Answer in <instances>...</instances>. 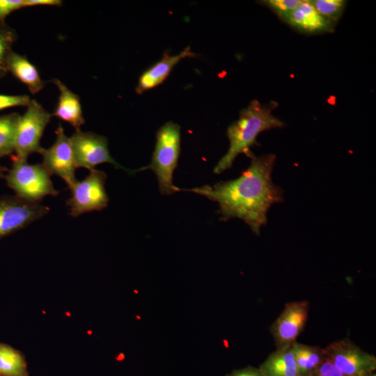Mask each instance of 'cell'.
Instances as JSON below:
<instances>
[{"mask_svg":"<svg viewBox=\"0 0 376 376\" xmlns=\"http://www.w3.org/2000/svg\"><path fill=\"white\" fill-rule=\"evenodd\" d=\"M250 166L236 179L192 189H180L205 196L219 205L222 221L238 218L259 235L269 207L283 201V190L272 179L276 156L251 155Z\"/></svg>","mask_w":376,"mask_h":376,"instance_id":"obj_1","label":"cell"},{"mask_svg":"<svg viewBox=\"0 0 376 376\" xmlns=\"http://www.w3.org/2000/svg\"><path fill=\"white\" fill-rule=\"evenodd\" d=\"M272 109L253 100L240 111L239 118L227 129L229 148L215 166L214 173H221L230 169L240 154L251 157L253 153L250 148L257 143L260 133L284 126V123L272 114Z\"/></svg>","mask_w":376,"mask_h":376,"instance_id":"obj_2","label":"cell"},{"mask_svg":"<svg viewBox=\"0 0 376 376\" xmlns=\"http://www.w3.org/2000/svg\"><path fill=\"white\" fill-rule=\"evenodd\" d=\"M180 151V127L169 121L157 132L151 162L140 169V171L150 169L155 173L162 194L170 195L179 191V188L173 184V174L178 166Z\"/></svg>","mask_w":376,"mask_h":376,"instance_id":"obj_3","label":"cell"},{"mask_svg":"<svg viewBox=\"0 0 376 376\" xmlns=\"http://www.w3.org/2000/svg\"><path fill=\"white\" fill-rule=\"evenodd\" d=\"M12 161L5 179L15 196L28 202L41 203L47 196L58 194L51 180V175L42 164H31L15 155L12 156Z\"/></svg>","mask_w":376,"mask_h":376,"instance_id":"obj_4","label":"cell"},{"mask_svg":"<svg viewBox=\"0 0 376 376\" xmlns=\"http://www.w3.org/2000/svg\"><path fill=\"white\" fill-rule=\"evenodd\" d=\"M52 116L36 100H31L18 122L14 150L15 157L26 160L33 153H42L44 148L40 146V139Z\"/></svg>","mask_w":376,"mask_h":376,"instance_id":"obj_5","label":"cell"},{"mask_svg":"<svg viewBox=\"0 0 376 376\" xmlns=\"http://www.w3.org/2000/svg\"><path fill=\"white\" fill-rule=\"evenodd\" d=\"M106 179L104 172L94 169L90 170L84 180L77 181L70 189L71 196L66 205L70 216L77 217L84 213L107 207L109 199L104 187Z\"/></svg>","mask_w":376,"mask_h":376,"instance_id":"obj_6","label":"cell"},{"mask_svg":"<svg viewBox=\"0 0 376 376\" xmlns=\"http://www.w3.org/2000/svg\"><path fill=\"white\" fill-rule=\"evenodd\" d=\"M322 352L344 376H368L376 368L375 357L348 338L329 344Z\"/></svg>","mask_w":376,"mask_h":376,"instance_id":"obj_7","label":"cell"},{"mask_svg":"<svg viewBox=\"0 0 376 376\" xmlns=\"http://www.w3.org/2000/svg\"><path fill=\"white\" fill-rule=\"evenodd\" d=\"M77 168L89 170L102 163H110L116 169H121L130 174L139 170H130L118 163L111 155L106 136L91 132L76 130L70 137Z\"/></svg>","mask_w":376,"mask_h":376,"instance_id":"obj_8","label":"cell"},{"mask_svg":"<svg viewBox=\"0 0 376 376\" xmlns=\"http://www.w3.org/2000/svg\"><path fill=\"white\" fill-rule=\"evenodd\" d=\"M49 210L41 203L28 202L16 196H0V238L26 227Z\"/></svg>","mask_w":376,"mask_h":376,"instance_id":"obj_9","label":"cell"},{"mask_svg":"<svg viewBox=\"0 0 376 376\" xmlns=\"http://www.w3.org/2000/svg\"><path fill=\"white\" fill-rule=\"evenodd\" d=\"M56 140L49 148H44L42 165L50 175L62 178L69 189L78 181L75 177L77 169L73 151L70 141L61 124H58L56 131Z\"/></svg>","mask_w":376,"mask_h":376,"instance_id":"obj_10","label":"cell"},{"mask_svg":"<svg viewBox=\"0 0 376 376\" xmlns=\"http://www.w3.org/2000/svg\"><path fill=\"white\" fill-rule=\"evenodd\" d=\"M309 302L295 301L285 304L283 310L270 327L276 348L291 345L306 324Z\"/></svg>","mask_w":376,"mask_h":376,"instance_id":"obj_11","label":"cell"},{"mask_svg":"<svg viewBox=\"0 0 376 376\" xmlns=\"http://www.w3.org/2000/svg\"><path fill=\"white\" fill-rule=\"evenodd\" d=\"M281 19L304 33L317 34L334 30V25L324 18L309 0H302L296 9Z\"/></svg>","mask_w":376,"mask_h":376,"instance_id":"obj_12","label":"cell"},{"mask_svg":"<svg viewBox=\"0 0 376 376\" xmlns=\"http://www.w3.org/2000/svg\"><path fill=\"white\" fill-rule=\"evenodd\" d=\"M194 56L196 55L191 51L190 47H185L175 55H170L169 52H164L159 61L141 75L136 87V93L140 95L157 87L167 78L173 67L182 59Z\"/></svg>","mask_w":376,"mask_h":376,"instance_id":"obj_13","label":"cell"},{"mask_svg":"<svg viewBox=\"0 0 376 376\" xmlns=\"http://www.w3.org/2000/svg\"><path fill=\"white\" fill-rule=\"evenodd\" d=\"M60 91L58 101L52 116L70 124L75 130H80L85 123L83 116L80 97L70 90L65 84L58 79L51 81Z\"/></svg>","mask_w":376,"mask_h":376,"instance_id":"obj_14","label":"cell"},{"mask_svg":"<svg viewBox=\"0 0 376 376\" xmlns=\"http://www.w3.org/2000/svg\"><path fill=\"white\" fill-rule=\"evenodd\" d=\"M7 71L26 85L33 95L39 93L45 86L36 66L26 56L13 51L7 61Z\"/></svg>","mask_w":376,"mask_h":376,"instance_id":"obj_15","label":"cell"},{"mask_svg":"<svg viewBox=\"0 0 376 376\" xmlns=\"http://www.w3.org/2000/svg\"><path fill=\"white\" fill-rule=\"evenodd\" d=\"M259 369L264 376H299L291 345L276 349Z\"/></svg>","mask_w":376,"mask_h":376,"instance_id":"obj_16","label":"cell"},{"mask_svg":"<svg viewBox=\"0 0 376 376\" xmlns=\"http://www.w3.org/2000/svg\"><path fill=\"white\" fill-rule=\"evenodd\" d=\"M299 376H310L324 358L322 349L297 341L291 345Z\"/></svg>","mask_w":376,"mask_h":376,"instance_id":"obj_17","label":"cell"},{"mask_svg":"<svg viewBox=\"0 0 376 376\" xmlns=\"http://www.w3.org/2000/svg\"><path fill=\"white\" fill-rule=\"evenodd\" d=\"M20 114L13 112L0 116V159L15 150L16 131Z\"/></svg>","mask_w":376,"mask_h":376,"instance_id":"obj_18","label":"cell"},{"mask_svg":"<svg viewBox=\"0 0 376 376\" xmlns=\"http://www.w3.org/2000/svg\"><path fill=\"white\" fill-rule=\"evenodd\" d=\"M26 368L19 353L8 345L0 344V375L21 376Z\"/></svg>","mask_w":376,"mask_h":376,"instance_id":"obj_19","label":"cell"},{"mask_svg":"<svg viewBox=\"0 0 376 376\" xmlns=\"http://www.w3.org/2000/svg\"><path fill=\"white\" fill-rule=\"evenodd\" d=\"M17 38L16 31L5 23H0V80L8 73L7 61Z\"/></svg>","mask_w":376,"mask_h":376,"instance_id":"obj_20","label":"cell"},{"mask_svg":"<svg viewBox=\"0 0 376 376\" xmlns=\"http://www.w3.org/2000/svg\"><path fill=\"white\" fill-rule=\"evenodd\" d=\"M311 3L316 10L334 25L342 16L346 5L344 0H313Z\"/></svg>","mask_w":376,"mask_h":376,"instance_id":"obj_21","label":"cell"},{"mask_svg":"<svg viewBox=\"0 0 376 376\" xmlns=\"http://www.w3.org/2000/svg\"><path fill=\"white\" fill-rule=\"evenodd\" d=\"M301 1L302 0H266L261 2L283 19L296 9Z\"/></svg>","mask_w":376,"mask_h":376,"instance_id":"obj_22","label":"cell"},{"mask_svg":"<svg viewBox=\"0 0 376 376\" xmlns=\"http://www.w3.org/2000/svg\"><path fill=\"white\" fill-rule=\"evenodd\" d=\"M31 100L27 95L0 94V111L15 107H27Z\"/></svg>","mask_w":376,"mask_h":376,"instance_id":"obj_23","label":"cell"},{"mask_svg":"<svg viewBox=\"0 0 376 376\" xmlns=\"http://www.w3.org/2000/svg\"><path fill=\"white\" fill-rule=\"evenodd\" d=\"M310 376H344L334 365L331 361L324 356L320 365Z\"/></svg>","mask_w":376,"mask_h":376,"instance_id":"obj_24","label":"cell"},{"mask_svg":"<svg viewBox=\"0 0 376 376\" xmlns=\"http://www.w3.org/2000/svg\"><path fill=\"white\" fill-rule=\"evenodd\" d=\"M23 8L24 0H0V23H5L8 15Z\"/></svg>","mask_w":376,"mask_h":376,"instance_id":"obj_25","label":"cell"},{"mask_svg":"<svg viewBox=\"0 0 376 376\" xmlns=\"http://www.w3.org/2000/svg\"><path fill=\"white\" fill-rule=\"evenodd\" d=\"M226 376H264L259 368L248 366L242 369L233 370Z\"/></svg>","mask_w":376,"mask_h":376,"instance_id":"obj_26","label":"cell"},{"mask_svg":"<svg viewBox=\"0 0 376 376\" xmlns=\"http://www.w3.org/2000/svg\"><path fill=\"white\" fill-rule=\"evenodd\" d=\"M63 1L61 0H24V7L35 6H61Z\"/></svg>","mask_w":376,"mask_h":376,"instance_id":"obj_27","label":"cell"},{"mask_svg":"<svg viewBox=\"0 0 376 376\" xmlns=\"http://www.w3.org/2000/svg\"><path fill=\"white\" fill-rule=\"evenodd\" d=\"M3 168L0 164V178L3 176Z\"/></svg>","mask_w":376,"mask_h":376,"instance_id":"obj_28","label":"cell"},{"mask_svg":"<svg viewBox=\"0 0 376 376\" xmlns=\"http://www.w3.org/2000/svg\"><path fill=\"white\" fill-rule=\"evenodd\" d=\"M368 376H376V375H375V374H374V375H373V374H371V375H368Z\"/></svg>","mask_w":376,"mask_h":376,"instance_id":"obj_29","label":"cell"}]
</instances>
